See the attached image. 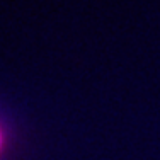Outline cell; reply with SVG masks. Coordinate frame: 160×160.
Segmentation results:
<instances>
[{
    "label": "cell",
    "mask_w": 160,
    "mask_h": 160,
    "mask_svg": "<svg viewBox=\"0 0 160 160\" xmlns=\"http://www.w3.org/2000/svg\"><path fill=\"white\" fill-rule=\"evenodd\" d=\"M0 142H2V138H0Z\"/></svg>",
    "instance_id": "cell-1"
}]
</instances>
